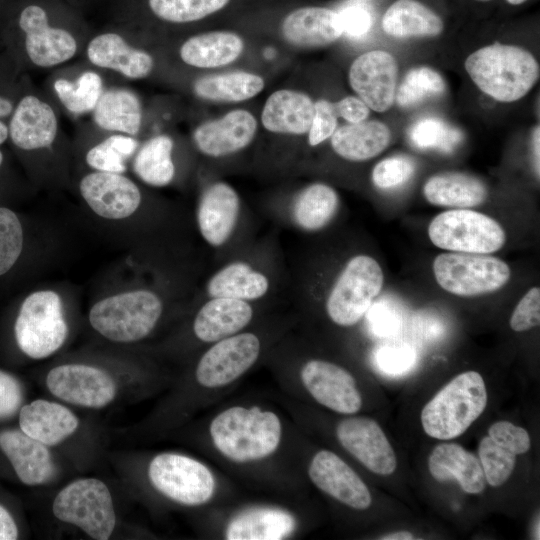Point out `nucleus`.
<instances>
[{
  "instance_id": "42",
  "label": "nucleus",
  "mask_w": 540,
  "mask_h": 540,
  "mask_svg": "<svg viewBox=\"0 0 540 540\" xmlns=\"http://www.w3.org/2000/svg\"><path fill=\"white\" fill-rule=\"evenodd\" d=\"M409 140L418 149H435L450 153L462 141L463 134L457 128L437 117L418 120L409 129Z\"/></svg>"
},
{
  "instance_id": "15",
  "label": "nucleus",
  "mask_w": 540,
  "mask_h": 540,
  "mask_svg": "<svg viewBox=\"0 0 540 540\" xmlns=\"http://www.w3.org/2000/svg\"><path fill=\"white\" fill-rule=\"evenodd\" d=\"M340 445L362 465L378 475H390L397 467L395 452L380 425L368 417H347L336 426Z\"/></svg>"
},
{
  "instance_id": "38",
  "label": "nucleus",
  "mask_w": 540,
  "mask_h": 540,
  "mask_svg": "<svg viewBox=\"0 0 540 540\" xmlns=\"http://www.w3.org/2000/svg\"><path fill=\"white\" fill-rule=\"evenodd\" d=\"M173 148V139L166 134H159L147 140L134 157L133 170L136 176L153 187L170 184L175 176Z\"/></svg>"
},
{
  "instance_id": "10",
  "label": "nucleus",
  "mask_w": 540,
  "mask_h": 540,
  "mask_svg": "<svg viewBox=\"0 0 540 540\" xmlns=\"http://www.w3.org/2000/svg\"><path fill=\"white\" fill-rule=\"evenodd\" d=\"M433 274L445 291L460 297H474L497 291L511 277L509 265L487 254L447 252L433 261Z\"/></svg>"
},
{
  "instance_id": "1",
  "label": "nucleus",
  "mask_w": 540,
  "mask_h": 540,
  "mask_svg": "<svg viewBox=\"0 0 540 540\" xmlns=\"http://www.w3.org/2000/svg\"><path fill=\"white\" fill-rule=\"evenodd\" d=\"M207 434L213 450L223 460L251 467L278 454L286 437V426L272 408L233 404L211 418Z\"/></svg>"
},
{
  "instance_id": "56",
  "label": "nucleus",
  "mask_w": 540,
  "mask_h": 540,
  "mask_svg": "<svg viewBox=\"0 0 540 540\" xmlns=\"http://www.w3.org/2000/svg\"><path fill=\"white\" fill-rule=\"evenodd\" d=\"M14 108L11 101L5 97L0 96V145L3 144L8 135V126L1 121V118L9 116L13 112Z\"/></svg>"
},
{
  "instance_id": "60",
  "label": "nucleus",
  "mask_w": 540,
  "mask_h": 540,
  "mask_svg": "<svg viewBox=\"0 0 540 540\" xmlns=\"http://www.w3.org/2000/svg\"><path fill=\"white\" fill-rule=\"evenodd\" d=\"M2 162H3V154H2V152L0 151V166H1Z\"/></svg>"
},
{
  "instance_id": "24",
  "label": "nucleus",
  "mask_w": 540,
  "mask_h": 540,
  "mask_svg": "<svg viewBox=\"0 0 540 540\" xmlns=\"http://www.w3.org/2000/svg\"><path fill=\"white\" fill-rule=\"evenodd\" d=\"M19 429L33 439L52 448L79 428L78 416L66 405L47 399H35L23 404L18 412Z\"/></svg>"
},
{
  "instance_id": "59",
  "label": "nucleus",
  "mask_w": 540,
  "mask_h": 540,
  "mask_svg": "<svg viewBox=\"0 0 540 540\" xmlns=\"http://www.w3.org/2000/svg\"><path fill=\"white\" fill-rule=\"evenodd\" d=\"M511 5H520L524 3L527 0H506Z\"/></svg>"
},
{
  "instance_id": "29",
  "label": "nucleus",
  "mask_w": 540,
  "mask_h": 540,
  "mask_svg": "<svg viewBox=\"0 0 540 540\" xmlns=\"http://www.w3.org/2000/svg\"><path fill=\"white\" fill-rule=\"evenodd\" d=\"M428 468L435 480H455L467 493L479 494L485 489L486 479L479 459L459 444L437 445L429 456Z\"/></svg>"
},
{
  "instance_id": "23",
  "label": "nucleus",
  "mask_w": 540,
  "mask_h": 540,
  "mask_svg": "<svg viewBox=\"0 0 540 540\" xmlns=\"http://www.w3.org/2000/svg\"><path fill=\"white\" fill-rule=\"evenodd\" d=\"M58 129L53 107L35 95H26L13 110L8 135L17 148L34 151L51 147Z\"/></svg>"
},
{
  "instance_id": "5",
  "label": "nucleus",
  "mask_w": 540,
  "mask_h": 540,
  "mask_svg": "<svg viewBox=\"0 0 540 540\" xmlns=\"http://www.w3.org/2000/svg\"><path fill=\"white\" fill-rule=\"evenodd\" d=\"M152 488L168 501L197 508L211 503L218 493V479L204 462L178 452H161L147 466Z\"/></svg>"
},
{
  "instance_id": "11",
  "label": "nucleus",
  "mask_w": 540,
  "mask_h": 540,
  "mask_svg": "<svg viewBox=\"0 0 540 540\" xmlns=\"http://www.w3.org/2000/svg\"><path fill=\"white\" fill-rule=\"evenodd\" d=\"M262 348L261 338L249 331L212 343L195 366L196 385L208 391L230 386L256 364Z\"/></svg>"
},
{
  "instance_id": "4",
  "label": "nucleus",
  "mask_w": 540,
  "mask_h": 540,
  "mask_svg": "<svg viewBox=\"0 0 540 540\" xmlns=\"http://www.w3.org/2000/svg\"><path fill=\"white\" fill-rule=\"evenodd\" d=\"M163 313L160 297L147 289L111 295L96 302L88 319L101 336L116 343H133L155 329Z\"/></svg>"
},
{
  "instance_id": "34",
  "label": "nucleus",
  "mask_w": 540,
  "mask_h": 540,
  "mask_svg": "<svg viewBox=\"0 0 540 540\" xmlns=\"http://www.w3.org/2000/svg\"><path fill=\"white\" fill-rule=\"evenodd\" d=\"M95 124L110 132L135 136L142 124V107L138 96L126 88L103 91L93 109Z\"/></svg>"
},
{
  "instance_id": "22",
  "label": "nucleus",
  "mask_w": 540,
  "mask_h": 540,
  "mask_svg": "<svg viewBox=\"0 0 540 540\" xmlns=\"http://www.w3.org/2000/svg\"><path fill=\"white\" fill-rule=\"evenodd\" d=\"M299 521L290 510L276 505L246 507L226 522L223 538L227 540H283L297 532Z\"/></svg>"
},
{
  "instance_id": "30",
  "label": "nucleus",
  "mask_w": 540,
  "mask_h": 540,
  "mask_svg": "<svg viewBox=\"0 0 540 540\" xmlns=\"http://www.w3.org/2000/svg\"><path fill=\"white\" fill-rule=\"evenodd\" d=\"M244 50L242 37L232 31L215 30L189 37L180 47L181 60L196 68H217L237 60Z\"/></svg>"
},
{
  "instance_id": "13",
  "label": "nucleus",
  "mask_w": 540,
  "mask_h": 540,
  "mask_svg": "<svg viewBox=\"0 0 540 540\" xmlns=\"http://www.w3.org/2000/svg\"><path fill=\"white\" fill-rule=\"evenodd\" d=\"M304 390L321 406L339 414L353 415L362 407L354 376L342 366L323 359H309L299 369Z\"/></svg>"
},
{
  "instance_id": "61",
  "label": "nucleus",
  "mask_w": 540,
  "mask_h": 540,
  "mask_svg": "<svg viewBox=\"0 0 540 540\" xmlns=\"http://www.w3.org/2000/svg\"><path fill=\"white\" fill-rule=\"evenodd\" d=\"M478 1H489V0H478Z\"/></svg>"
},
{
  "instance_id": "20",
  "label": "nucleus",
  "mask_w": 540,
  "mask_h": 540,
  "mask_svg": "<svg viewBox=\"0 0 540 540\" xmlns=\"http://www.w3.org/2000/svg\"><path fill=\"white\" fill-rule=\"evenodd\" d=\"M0 450L19 481L27 486L45 485L56 475L57 468L50 447L19 428L0 431Z\"/></svg>"
},
{
  "instance_id": "40",
  "label": "nucleus",
  "mask_w": 540,
  "mask_h": 540,
  "mask_svg": "<svg viewBox=\"0 0 540 540\" xmlns=\"http://www.w3.org/2000/svg\"><path fill=\"white\" fill-rule=\"evenodd\" d=\"M53 89L61 104L73 114L93 111L104 91L102 78L95 71H85L75 81L58 78Z\"/></svg>"
},
{
  "instance_id": "32",
  "label": "nucleus",
  "mask_w": 540,
  "mask_h": 540,
  "mask_svg": "<svg viewBox=\"0 0 540 540\" xmlns=\"http://www.w3.org/2000/svg\"><path fill=\"white\" fill-rule=\"evenodd\" d=\"M330 138L332 149L338 156L361 162L382 153L390 143L391 133L382 122L362 121L336 129Z\"/></svg>"
},
{
  "instance_id": "12",
  "label": "nucleus",
  "mask_w": 540,
  "mask_h": 540,
  "mask_svg": "<svg viewBox=\"0 0 540 540\" xmlns=\"http://www.w3.org/2000/svg\"><path fill=\"white\" fill-rule=\"evenodd\" d=\"M49 392L62 402L89 409H101L115 401L118 382L105 369L66 363L53 367L45 378Z\"/></svg>"
},
{
  "instance_id": "6",
  "label": "nucleus",
  "mask_w": 540,
  "mask_h": 540,
  "mask_svg": "<svg viewBox=\"0 0 540 540\" xmlns=\"http://www.w3.org/2000/svg\"><path fill=\"white\" fill-rule=\"evenodd\" d=\"M13 330L19 350L27 357L40 360L57 352L68 336L60 296L52 290H39L26 296Z\"/></svg>"
},
{
  "instance_id": "52",
  "label": "nucleus",
  "mask_w": 540,
  "mask_h": 540,
  "mask_svg": "<svg viewBox=\"0 0 540 540\" xmlns=\"http://www.w3.org/2000/svg\"><path fill=\"white\" fill-rule=\"evenodd\" d=\"M367 322L371 331L378 337H390L401 327L400 313L388 304L371 305Z\"/></svg>"
},
{
  "instance_id": "43",
  "label": "nucleus",
  "mask_w": 540,
  "mask_h": 540,
  "mask_svg": "<svg viewBox=\"0 0 540 540\" xmlns=\"http://www.w3.org/2000/svg\"><path fill=\"white\" fill-rule=\"evenodd\" d=\"M445 81L435 70L428 67L411 69L395 93L397 104L408 108L421 103L425 98L442 94Z\"/></svg>"
},
{
  "instance_id": "28",
  "label": "nucleus",
  "mask_w": 540,
  "mask_h": 540,
  "mask_svg": "<svg viewBox=\"0 0 540 540\" xmlns=\"http://www.w3.org/2000/svg\"><path fill=\"white\" fill-rule=\"evenodd\" d=\"M314 116V102L305 93L290 89L273 92L266 100L261 122L272 133L303 135L308 133Z\"/></svg>"
},
{
  "instance_id": "58",
  "label": "nucleus",
  "mask_w": 540,
  "mask_h": 540,
  "mask_svg": "<svg viewBox=\"0 0 540 540\" xmlns=\"http://www.w3.org/2000/svg\"><path fill=\"white\" fill-rule=\"evenodd\" d=\"M414 535L409 531H396L382 535L379 539L382 540H412Z\"/></svg>"
},
{
  "instance_id": "16",
  "label": "nucleus",
  "mask_w": 540,
  "mask_h": 540,
  "mask_svg": "<svg viewBox=\"0 0 540 540\" xmlns=\"http://www.w3.org/2000/svg\"><path fill=\"white\" fill-rule=\"evenodd\" d=\"M307 473L320 491L341 504L355 510L370 507L372 496L367 485L336 453L326 449L316 452L308 464Z\"/></svg>"
},
{
  "instance_id": "55",
  "label": "nucleus",
  "mask_w": 540,
  "mask_h": 540,
  "mask_svg": "<svg viewBox=\"0 0 540 540\" xmlns=\"http://www.w3.org/2000/svg\"><path fill=\"white\" fill-rule=\"evenodd\" d=\"M19 537L18 525L9 510L0 504V540H15Z\"/></svg>"
},
{
  "instance_id": "45",
  "label": "nucleus",
  "mask_w": 540,
  "mask_h": 540,
  "mask_svg": "<svg viewBox=\"0 0 540 540\" xmlns=\"http://www.w3.org/2000/svg\"><path fill=\"white\" fill-rule=\"evenodd\" d=\"M24 232L18 215L0 207V277L8 273L21 256Z\"/></svg>"
},
{
  "instance_id": "14",
  "label": "nucleus",
  "mask_w": 540,
  "mask_h": 540,
  "mask_svg": "<svg viewBox=\"0 0 540 540\" xmlns=\"http://www.w3.org/2000/svg\"><path fill=\"white\" fill-rule=\"evenodd\" d=\"M18 23L25 35L26 53L35 66H58L76 55V38L69 30L51 25L44 6L36 3L27 5L21 11Z\"/></svg>"
},
{
  "instance_id": "21",
  "label": "nucleus",
  "mask_w": 540,
  "mask_h": 540,
  "mask_svg": "<svg viewBox=\"0 0 540 540\" xmlns=\"http://www.w3.org/2000/svg\"><path fill=\"white\" fill-rule=\"evenodd\" d=\"M256 132L254 115L247 110L236 109L199 125L193 132V141L203 155L218 158L246 148Z\"/></svg>"
},
{
  "instance_id": "47",
  "label": "nucleus",
  "mask_w": 540,
  "mask_h": 540,
  "mask_svg": "<svg viewBox=\"0 0 540 540\" xmlns=\"http://www.w3.org/2000/svg\"><path fill=\"white\" fill-rule=\"evenodd\" d=\"M415 350L406 344H387L374 353V364L382 374L398 377L408 373L416 364Z\"/></svg>"
},
{
  "instance_id": "57",
  "label": "nucleus",
  "mask_w": 540,
  "mask_h": 540,
  "mask_svg": "<svg viewBox=\"0 0 540 540\" xmlns=\"http://www.w3.org/2000/svg\"><path fill=\"white\" fill-rule=\"evenodd\" d=\"M539 136H540L539 126H537L533 132L532 148H533L534 165H535V169L538 175H539V144H540Z\"/></svg>"
},
{
  "instance_id": "39",
  "label": "nucleus",
  "mask_w": 540,
  "mask_h": 540,
  "mask_svg": "<svg viewBox=\"0 0 540 540\" xmlns=\"http://www.w3.org/2000/svg\"><path fill=\"white\" fill-rule=\"evenodd\" d=\"M233 0H146L149 13L173 25L202 21L227 9Z\"/></svg>"
},
{
  "instance_id": "19",
  "label": "nucleus",
  "mask_w": 540,
  "mask_h": 540,
  "mask_svg": "<svg viewBox=\"0 0 540 540\" xmlns=\"http://www.w3.org/2000/svg\"><path fill=\"white\" fill-rule=\"evenodd\" d=\"M240 197L228 183L218 181L202 192L196 212L197 225L203 240L211 247L225 245L238 224Z\"/></svg>"
},
{
  "instance_id": "33",
  "label": "nucleus",
  "mask_w": 540,
  "mask_h": 540,
  "mask_svg": "<svg viewBox=\"0 0 540 540\" xmlns=\"http://www.w3.org/2000/svg\"><path fill=\"white\" fill-rule=\"evenodd\" d=\"M423 194L432 205L465 209L483 204L488 191L485 184L475 176L449 172L429 178L423 187Z\"/></svg>"
},
{
  "instance_id": "48",
  "label": "nucleus",
  "mask_w": 540,
  "mask_h": 540,
  "mask_svg": "<svg viewBox=\"0 0 540 540\" xmlns=\"http://www.w3.org/2000/svg\"><path fill=\"white\" fill-rule=\"evenodd\" d=\"M488 436L499 446L515 455L525 454L531 446L528 432L511 422L498 421L488 429Z\"/></svg>"
},
{
  "instance_id": "31",
  "label": "nucleus",
  "mask_w": 540,
  "mask_h": 540,
  "mask_svg": "<svg viewBox=\"0 0 540 540\" xmlns=\"http://www.w3.org/2000/svg\"><path fill=\"white\" fill-rule=\"evenodd\" d=\"M269 289L268 276L245 261H233L224 265L210 277L206 285L209 298H232L248 302L263 298Z\"/></svg>"
},
{
  "instance_id": "36",
  "label": "nucleus",
  "mask_w": 540,
  "mask_h": 540,
  "mask_svg": "<svg viewBox=\"0 0 540 540\" xmlns=\"http://www.w3.org/2000/svg\"><path fill=\"white\" fill-rule=\"evenodd\" d=\"M338 207L339 196L335 189L324 183H313L295 197L291 218L301 230L319 231L331 222Z\"/></svg>"
},
{
  "instance_id": "27",
  "label": "nucleus",
  "mask_w": 540,
  "mask_h": 540,
  "mask_svg": "<svg viewBox=\"0 0 540 540\" xmlns=\"http://www.w3.org/2000/svg\"><path fill=\"white\" fill-rule=\"evenodd\" d=\"M254 313V308L248 301L209 298L197 311L192 330L199 341L212 344L244 331L252 322Z\"/></svg>"
},
{
  "instance_id": "51",
  "label": "nucleus",
  "mask_w": 540,
  "mask_h": 540,
  "mask_svg": "<svg viewBox=\"0 0 540 540\" xmlns=\"http://www.w3.org/2000/svg\"><path fill=\"white\" fill-rule=\"evenodd\" d=\"M23 401L24 391L19 379L0 369V421L18 414Z\"/></svg>"
},
{
  "instance_id": "49",
  "label": "nucleus",
  "mask_w": 540,
  "mask_h": 540,
  "mask_svg": "<svg viewBox=\"0 0 540 540\" xmlns=\"http://www.w3.org/2000/svg\"><path fill=\"white\" fill-rule=\"evenodd\" d=\"M540 323V288L532 287L516 305L509 320L512 330L523 332Z\"/></svg>"
},
{
  "instance_id": "3",
  "label": "nucleus",
  "mask_w": 540,
  "mask_h": 540,
  "mask_svg": "<svg viewBox=\"0 0 540 540\" xmlns=\"http://www.w3.org/2000/svg\"><path fill=\"white\" fill-rule=\"evenodd\" d=\"M486 405L487 390L481 374L463 372L443 386L423 407V430L439 440L456 438L483 413Z\"/></svg>"
},
{
  "instance_id": "44",
  "label": "nucleus",
  "mask_w": 540,
  "mask_h": 540,
  "mask_svg": "<svg viewBox=\"0 0 540 540\" xmlns=\"http://www.w3.org/2000/svg\"><path fill=\"white\" fill-rule=\"evenodd\" d=\"M478 454L489 485L498 487L509 479L514 470L517 455L496 444L489 436L483 437L480 441Z\"/></svg>"
},
{
  "instance_id": "18",
  "label": "nucleus",
  "mask_w": 540,
  "mask_h": 540,
  "mask_svg": "<svg viewBox=\"0 0 540 540\" xmlns=\"http://www.w3.org/2000/svg\"><path fill=\"white\" fill-rule=\"evenodd\" d=\"M79 191L95 214L109 220L130 217L142 201L138 186L122 173L91 172L80 180Z\"/></svg>"
},
{
  "instance_id": "50",
  "label": "nucleus",
  "mask_w": 540,
  "mask_h": 540,
  "mask_svg": "<svg viewBox=\"0 0 540 540\" xmlns=\"http://www.w3.org/2000/svg\"><path fill=\"white\" fill-rule=\"evenodd\" d=\"M337 113L334 103L327 100L314 102V116L308 131V143L317 146L330 138L337 129Z\"/></svg>"
},
{
  "instance_id": "26",
  "label": "nucleus",
  "mask_w": 540,
  "mask_h": 540,
  "mask_svg": "<svg viewBox=\"0 0 540 540\" xmlns=\"http://www.w3.org/2000/svg\"><path fill=\"white\" fill-rule=\"evenodd\" d=\"M86 55L94 66L118 72L132 80L148 77L154 67V59L147 51L133 47L116 32H103L93 37L86 47Z\"/></svg>"
},
{
  "instance_id": "8",
  "label": "nucleus",
  "mask_w": 540,
  "mask_h": 540,
  "mask_svg": "<svg viewBox=\"0 0 540 540\" xmlns=\"http://www.w3.org/2000/svg\"><path fill=\"white\" fill-rule=\"evenodd\" d=\"M384 274L371 256L350 258L330 289L325 309L330 320L341 327L357 324L381 292Z\"/></svg>"
},
{
  "instance_id": "25",
  "label": "nucleus",
  "mask_w": 540,
  "mask_h": 540,
  "mask_svg": "<svg viewBox=\"0 0 540 540\" xmlns=\"http://www.w3.org/2000/svg\"><path fill=\"white\" fill-rule=\"evenodd\" d=\"M281 34L288 43L302 48L323 47L342 35L337 11L322 6H301L281 21Z\"/></svg>"
},
{
  "instance_id": "46",
  "label": "nucleus",
  "mask_w": 540,
  "mask_h": 540,
  "mask_svg": "<svg viewBox=\"0 0 540 540\" xmlns=\"http://www.w3.org/2000/svg\"><path fill=\"white\" fill-rule=\"evenodd\" d=\"M415 161L406 155L388 157L375 165L372 171L373 184L383 190L397 188L406 183L415 173Z\"/></svg>"
},
{
  "instance_id": "2",
  "label": "nucleus",
  "mask_w": 540,
  "mask_h": 540,
  "mask_svg": "<svg viewBox=\"0 0 540 540\" xmlns=\"http://www.w3.org/2000/svg\"><path fill=\"white\" fill-rule=\"evenodd\" d=\"M465 69L476 86L500 102L524 97L539 78V64L527 50L494 44L470 54Z\"/></svg>"
},
{
  "instance_id": "17",
  "label": "nucleus",
  "mask_w": 540,
  "mask_h": 540,
  "mask_svg": "<svg viewBox=\"0 0 540 540\" xmlns=\"http://www.w3.org/2000/svg\"><path fill=\"white\" fill-rule=\"evenodd\" d=\"M398 65L383 50H372L357 57L349 69V83L359 98L372 110L384 112L394 100Z\"/></svg>"
},
{
  "instance_id": "41",
  "label": "nucleus",
  "mask_w": 540,
  "mask_h": 540,
  "mask_svg": "<svg viewBox=\"0 0 540 540\" xmlns=\"http://www.w3.org/2000/svg\"><path fill=\"white\" fill-rule=\"evenodd\" d=\"M138 149L133 136L115 133L88 150L85 156L87 165L95 171L124 173L126 160Z\"/></svg>"
},
{
  "instance_id": "37",
  "label": "nucleus",
  "mask_w": 540,
  "mask_h": 540,
  "mask_svg": "<svg viewBox=\"0 0 540 540\" xmlns=\"http://www.w3.org/2000/svg\"><path fill=\"white\" fill-rule=\"evenodd\" d=\"M261 76L246 72L232 71L204 76L193 85L196 96L215 102H242L258 95L264 88Z\"/></svg>"
},
{
  "instance_id": "9",
  "label": "nucleus",
  "mask_w": 540,
  "mask_h": 540,
  "mask_svg": "<svg viewBox=\"0 0 540 540\" xmlns=\"http://www.w3.org/2000/svg\"><path fill=\"white\" fill-rule=\"evenodd\" d=\"M428 236L436 247L460 253L491 254L506 242L499 222L469 208L438 214L429 224Z\"/></svg>"
},
{
  "instance_id": "54",
  "label": "nucleus",
  "mask_w": 540,
  "mask_h": 540,
  "mask_svg": "<svg viewBox=\"0 0 540 540\" xmlns=\"http://www.w3.org/2000/svg\"><path fill=\"white\" fill-rule=\"evenodd\" d=\"M337 116L349 123L365 121L369 115V107L358 97L347 96L334 103Z\"/></svg>"
},
{
  "instance_id": "53",
  "label": "nucleus",
  "mask_w": 540,
  "mask_h": 540,
  "mask_svg": "<svg viewBox=\"0 0 540 540\" xmlns=\"http://www.w3.org/2000/svg\"><path fill=\"white\" fill-rule=\"evenodd\" d=\"M338 14L343 34L350 37H362L371 28V15L361 6H347L339 11Z\"/></svg>"
},
{
  "instance_id": "35",
  "label": "nucleus",
  "mask_w": 540,
  "mask_h": 540,
  "mask_svg": "<svg viewBox=\"0 0 540 540\" xmlns=\"http://www.w3.org/2000/svg\"><path fill=\"white\" fill-rule=\"evenodd\" d=\"M383 31L396 38L433 37L444 28L442 19L417 0H397L386 10Z\"/></svg>"
},
{
  "instance_id": "7",
  "label": "nucleus",
  "mask_w": 540,
  "mask_h": 540,
  "mask_svg": "<svg viewBox=\"0 0 540 540\" xmlns=\"http://www.w3.org/2000/svg\"><path fill=\"white\" fill-rule=\"evenodd\" d=\"M52 514L95 540L109 539L117 523L111 491L94 477L79 478L64 486L52 502Z\"/></svg>"
}]
</instances>
